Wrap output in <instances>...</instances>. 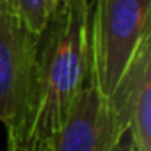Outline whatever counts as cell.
<instances>
[{"instance_id": "6da1fadb", "label": "cell", "mask_w": 151, "mask_h": 151, "mask_svg": "<svg viewBox=\"0 0 151 151\" xmlns=\"http://www.w3.org/2000/svg\"><path fill=\"white\" fill-rule=\"evenodd\" d=\"M91 0H66L50 16L37 43V109L32 132L50 139L91 84Z\"/></svg>"}, {"instance_id": "7a4b0ae2", "label": "cell", "mask_w": 151, "mask_h": 151, "mask_svg": "<svg viewBox=\"0 0 151 151\" xmlns=\"http://www.w3.org/2000/svg\"><path fill=\"white\" fill-rule=\"evenodd\" d=\"M151 36V0H94L89 13L91 84L110 98L142 41Z\"/></svg>"}, {"instance_id": "3957f363", "label": "cell", "mask_w": 151, "mask_h": 151, "mask_svg": "<svg viewBox=\"0 0 151 151\" xmlns=\"http://www.w3.org/2000/svg\"><path fill=\"white\" fill-rule=\"evenodd\" d=\"M37 43L39 36L0 0V123L13 135L32 132L37 109Z\"/></svg>"}, {"instance_id": "277c9868", "label": "cell", "mask_w": 151, "mask_h": 151, "mask_svg": "<svg viewBox=\"0 0 151 151\" xmlns=\"http://www.w3.org/2000/svg\"><path fill=\"white\" fill-rule=\"evenodd\" d=\"M50 151H135L130 133L105 98L89 84L50 137Z\"/></svg>"}, {"instance_id": "5b68a950", "label": "cell", "mask_w": 151, "mask_h": 151, "mask_svg": "<svg viewBox=\"0 0 151 151\" xmlns=\"http://www.w3.org/2000/svg\"><path fill=\"white\" fill-rule=\"evenodd\" d=\"M112 112L130 133L135 151H151V36L109 98Z\"/></svg>"}, {"instance_id": "8992f818", "label": "cell", "mask_w": 151, "mask_h": 151, "mask_svg": "<svg viewBox=\"0 0 151 151\" xmlns=\"http://www.w3.org/2000/svg\"><path fill=\"white\" fill-rule=\"evenodd\" d=\"M4 2L37 36L43 32L52 13L55 11L50 0H4Z\"/></svg>"}, {"instance_id": "52a82bcc", "label": "cell", "mask_w": 151, "mask_h": 151, "mask_svg": "<svg viewBox=\"0 0 151 151\" xmlns=\"http://www.w3.org/2000/svg\"><path fill=\"white\" fill-rule=\"evenodd\" d=\"M7 151H50V139L36 132L13 135L7 133Z\"/></svg>"}, {"instance_id": "ba28073f", "label": "cell", "mask_w": 151, "mask_h": 151, "mask_svg": "<svg viewBox=\"0 0 151 151\" xmlns=\"http://www.w3.org/2000/svg\"><path fill=\"white\" fill-rule=\"evenodd\" d=\"M62 2H66V0H50V4L53 6V9H57V7H59Z\"/></svg>"}]
</instances>
